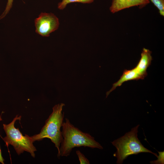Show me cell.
Instances as JSON below:
<instances>
[{
  "label": "cell",
  "mask_w": 164,
  "mask_h": 164,
  "mask_svg": "<svg viewBox=\"0 0 164 164\" xmlns=\"http://www.w3.org/2000/svg\"><path fill=\"white\" fill-rule=\"evenodd\" d=\"M62 127L63 139L60 144L59 153L57 155L58 158L60 156H68L72 149L75 147L84 146L103 149V147L95 140L94 137L74 126L68 118H65V121L63 122Z\"/></svg>",
  "instance_id": "obj_1"
},
{
  "label": "cell",
  "mask_w": 164,
  "mask_h": 164,
  "mask_svg": "<svg viewBox=\"0 0 164 164\" xmlns=\"http://www.w3.org/2000/svg\"><path fill=\"white\" fill-rule=\"evenodd\" d=\"M65 105L63 103L55 105L40 132L31 136L33 142L41 141L45 138L50 139L57 149V155L59 153L60 144L63 139L61 128L63 122L64 112H62V110Z\"/></svg>",
  "instance_id": "obj_2"
},
{
  "label": "cell",
  "mask_w": 164,
  "mask_h": 164,
  "mask_svg": "<svg viewBox=\"0 0 164 164\" xmlns=\"http://www.w3.org/2000/svg\"><path fill=\"white\" fill-rule=\"evenodd\" d=\"M139 126L138 125L123 136L111 142L117 149L114 156L117 158V164L122 163L124 160L131 155L142 152L151 153L157 156L156 153L145 147L138 138L137 133Z\"/></svg>",
  "instance_id": "obj_3"
},
{
  "label": "cell",
  "mask_w": 164,
  "mask_h": 164,
  "mask_svg": "<svg viewBox=\"0 0 164 164\" xmlns=\"http://www.w3.org/2000/svg\"><path fill=\"white\" fill-rule=\"evenodd\" d=\"M21 118V116L17 115L10 123L8 124H3V128L6 136L2 139L5 143V145H12L18 155L26 151L35 158V152L36 151V149L33 144L34 142L31 136L26 134L23 135L19 128L15 127L16 121H20Z\"/></svg>",
  "instance_id": "obj_4"
},
{
  "label": "cell",
  "mask_w": 164,
  "mask_h": 164,
  "mask_svg": "<svg viewBox=\"0 0 164 164\" xmlns=\"http://www.w3.org/2000/svg\"><path fill=\"white\" fill-rule=\"evenodd\" d=\"M34 22L36 32L43 37L49 36L58 29L60 25L58 18L52 13H41Z\"/></svg>",
  "instance_id": "obj_5"
},
{
  "label": "cell",
  "mask_w": 164,
  "mask_h": 164,
  "mask_svg": "<svg viewBox=\"0 0 164 164\" xmlns=\"http://www.w3.org/2000/svg\"><path fill=\"white\" fill-rule=\"evenodd\" d=\"M149 3V0H112L109 9L112 13H114L135 6H138L141 9Z\"/></svg>",
  "instance_id": "obj_6"
},
{
  "label": "cell",
  "mask_w": 164,
  "mask_h": 164,
  "mask_svg": "<svg viewBox=\"0 0 164 164\" xmlns=\"http://www.w3.org/2000/svg\"><path fill=\"white\" fill-rule=\"evenodd\" d=\"M144 78L136 67L131 70H125L120 79L113 84L112 88L106 93V97H107L111 92L117 87L120 86L123 83L131 80H142Z\"/></svg>",
  "instance_id": "obj_7"
},
{
  "label": "cell",
  "mask_w": 164,
  "mask_h": 164,
  "mask_svg": "<svg viewBox=\"0 0 164 164\" xmlns=\"http://www.w3.org/2000/svg\"><path fill=\"white\" fill-rule=\"evenodd\" d=\"M151 54V52L149 50L143 48L141 53V58L135 67L145 77L147 75V69L150 65L152 60Z\"/></svg>",
  "instance_id": "obj_8"
},
{
  "label": "cell",
  "mask_w": 164,
  "mask_h": 164,
  "mask_svg": "<svg viewBox=\"0 0 164 164\" xmlns=\"http://www.w3.org/2000/svg\"><path fill=\"white\" fill-rule=\"evenodd\" d=\"M95 0H62L58 4V8L61 10L64 9L69 4L73 2H78L83 4H90Z\"/></svg>",
  "instance_id": "obj_9"
},
{
  "label": "cell",
  "mask_w": 164,
  "mask_h": 164,
  "mask_svg": "<svg viewBox=\"0 0 164 164\" xmlns=\"http://www.w3.org/2000/svg\"><path fill=\"white\" fill-rule=\"evenodd\" d=\"M159 10L160 14L164 15V0H150Z\"/></svg>",
  "instance_id": "obj_10"
},
{
  "label": "cell",
  "mask_w": 164,
  "mask_h": 164,
  "mask_svg": "<svg viewBox=\"0 0 164 164\" xmlns=\"http://www.w3.org/2000/svg\"><path fill=\"white\" fill-rule=\"evenodd\" d=\"M13 1L14 0H7L5 9L3 12L0 16V20L4 18L9 12L12 8Z\"/></svg>",
  "instance_id": "obj_11"
},
{
  "label": "cell",
  "mask_w": 164,
  "mask_h": 164,
  "mask_svg": "<svg viewBox=\"0 0 164 164\" xmlns=\"http://www.w3.org/2000/svg\"><path fill=\"white\" fill-rule=\"evenodd\" d=\"M76 153L78 156L80 164H89L90 163L89 160L80 151L77 150Z\"/></svg>",
  "instance_id": "obj_12"
},
{
  "label": "cell",
  "mask_w": 164,
  "mask_h": 164,
  "mask_svg": "<svg viewBox=\"0 0 164 164\" xmlns=\"http://www.w3.org/2000/svg\"><path fill=\"white\" fill-rule=\"evenodd\" d=\"M158 152L159 154L157 157V159L156 160L150 161V163L155 164H163L164 163V151H158Z\"/></svg>",
  "instance_id": "obj_13"
},
{
  "label": "cell",
  "mask_w": 164,
  "mask_h": 164,
  "mask_svg": "<svg viewBox=\"0 0 164 164\" xmlns=\"http://www.w3.org/2000/svg\"><path fill=\"white\" fill-rule=\"evenodd\" d=\"M2 113L1 114L0 116V121L2 120ZM4 159L2 156L1 150L0 147V162L2 164H4Z\"/></svg>",
  "instance_id": "obj_14"
}]
</instances>
